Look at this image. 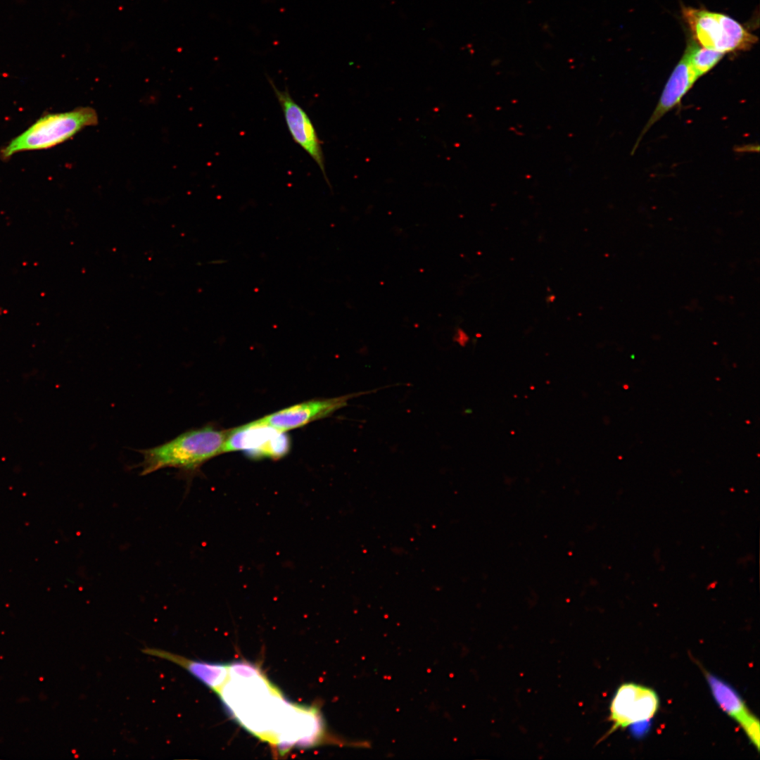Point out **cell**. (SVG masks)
I'll list each match as a JSON object with an SVG mask.
<instances>
[{"instance_id": "cell-11", "label": "cell", "mask_w": 760, "mask_h": 760, "mask_svg": "<svg viewBox=\"0 0 760 760\" xmlns=\"http://www.w3.org/2000/svg\"><path fill=\"white\" fill-rule=\"evenodd\" d=\"M650 720L631 724V732L635 737H641L647 733L650 728Z\"/></svg>"}, {"instance_id": "cell-3", "label": "cell", "mask_w": 760, "mask_h": 760, "mask_svg": "<svg viewBox=\"0 0 760 760\" xmlns=\"http://www.w3.org/2000/svg\"><path fill=\"white\" fill-rule=\"evenodd\" d=\"M289 448L290 441L286 432L259 419L229 430L222 452L243 451L253 457L279 459L287 454Z\"/></svg>"}, {"instance_id": "cell-2", "label": "cell", "mask_w": 760, "mask_h": 760, "mask_svg": "<svg viewBox=\"0 0 760 760\" xmlns=\"http://www.w3.org/2000/svg\"><path fill=\"white\" fill-rule=\"evenodd\" d=\"M97 122V113L90 107L46 114L4 147L1 157L7 160L19 152L53 147L69 139L83 128Z\"/></svg>"}, {"instance_id": "cell-5", "label": "cell", "mask_w": 760, "mask_h": 760, "mask_svg": "<svg viewBox=\"0 0 760 760\" xmlns=\"http://www.w3.org/2000/svg\"><path fill=\"white\" fill-rule=\"evenodd\" d=\"M693 38L702 47L725 53L736 51L735 20L728 15L692 7L682 8Z\"/></svg>"}, {"instance_id": "cell-10", "label": "cell", "mask_w": 760, "mask_h": 760, "mask_svg": "<svg viewBox=\"0 0 760 760\" xmlns=\"http://www.w3.org/2000/svg\"><path fill=\"white\" fill-rule=\"evenodd\" d=\"M684 55L699 78L711 70L723 58L724 53L700 47L692 42L688 44Z\"/></svg>"}, {"instance_id": "cell-6", "label": "cell", "mask_w": 760, "mask_h": 760, "mask_svg": "<svg viewBox=\"0 0 760 760\" xmlns=\"http://www.w3.org/2000/svg\"><path fill=\"white\" fill-rule=\"evenodd\" d=\"M376 391H368L335 398L312 400L282 409L260 418V421L277 430L300 428L310 422L329 416L345 407L350 399Z\"/></svg>"}, {"instance_id": "cell-4", "label": "cell", "mask_w": 760, "mask_h": 760, "mask_svg": "<svg viewBox=\"0 0 760 760\" xmlns=\"http://www.w3.org/2000/svg\"><path fill=\"white\" fill-rule=\"evenodd\" d=\"M657 693L651 688L635 683L619 686L612 699L609 721L612 723L610 734L619 728L651 719L659 709Z\"/></svg>"}, {"instance_id": "cell-8", "label": "cell", "mask_w": 760, "mask_h": 760, "mask_svg": "<svg viewBox=\"0 0 760 760\" xmlns=\"http://www.w3.org/2000/svg\"><path fill=\"white\" fill-rule=\"evenodd\" d=\"M698 79L683 54L671 72L659 102L645 127L638 144L647 130L662 116L678 106ZM638 144L636 146H638Z\"/></svg>"}, {"instance_id": "cell-7", "label": "cell", "mask_w": 760, "mask_h": 760, "mask_svg": "<svg viewBox=\"0 0 760 760\" xmlns=\"http://www.w3.org/2000/svg\"><path fill=\"white\" fill-rule=\"evenodd\" d=\"M268 81L281 107L284 120L293 141L317 163L324 179L330 186L324 167V155L315 128L306 112L292 99L286 89L280 91L274 83Z\"/></svg>"}, {"instance_id": "cell-1", "label": "cell", "mask_w": 760, "mask_h": 760, "mask_svg": "<svg viewBox=\"0 0 760 760\" xmlns=\"http://www.w3.org/2000/svg\"><path fill=\"white\" fill-rule=\"evenodd\" d=\"M227 432L207 425L188 430L160 445L141 450V474L170 467L177 469L185 476L192 475L205 462L223 453Z\"/></svg>"}, {"instance_id": "cell-9", "label": "cell", "mask_w": 760, "mask_h": 760, "mask_svg": "<svg viewBox=\"0 0 760 760\" xmlns=\"http://www.w3.org/2000/svg\"><path fill=\"white\" fill-rule=\"evenodd\" d=\"M705 677L720 708L742 728L756 718L734 688L710 673L705 672Z\"/></svg>"}]
</instances>
